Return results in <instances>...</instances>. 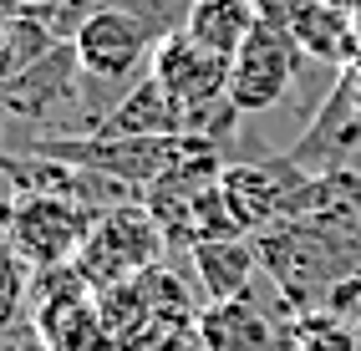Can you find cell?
Returning <instances> with one entry per match:
<instances>
[{
	"mask_svg": "<svg viewBox=\"0 0 361 351\" xmlns=\"http://www.w3.org/2000/svg\"><path fill=\"white\" fill-rule=\"evenodd\" d=\"M250 240H255V254H259V270L275 280L280 295L295 311H326L331 295L346 280H361L346 254L305 219H280L270 229L250 234Z\"/></svg>",
	"mask_w": 361,
	"mask_h": 351,
	"instance_id": "obj_1",
	"label": "cell"
},
{
	"mask_svg": "<svg viewBox=\"0 0 361 351\" xmlns=\"http://www.w3.org/2000/svg\"><path fill=\"white\" fill-rule=\"evenodd\" d=\"M26 311L41 326L46 351H123L97 311V290L87 285V275L77 265L31 270V306Z\"/></svg>",
	"mask_w": 361,
	"mask_h": 351,
	"instance_id": "obj_2",
	"label": "cell"
},
{
	"mask_svg": "<svg viewBox=\"0 0 361 351\" xmlns=\"http://www.w3.org/2000/svg\"><path fill=\"white\" fill-rule=\"evenodd\" d=\"M168 240L158 219L148 214V204H123V209H107V214L92 219V234L77 254V270L87 275L92 290H107V285H123V280H137L142 270L163 265Z\"/></svg>",
	"mask_w": 361,
	"mask_h": 351,
	"instance_id": "obj_3",
	"label": "cell"
},
{
	"mask_svg": "<svg viewBox=\"0 0 361 351\" xmlns=\"http://www.w3.org/2000/svg\"><path fill=\"white\" fill-rule=\"evenodd\" d=\"M305 66H316L300 41L285 31V26H270V20H259L250 31V41L234 51L229 61V102L239 117H259V112H275L290 92L300 87V72Z\"/></svg>",
	"mask_w": 361,
	"mask_h": 351,
	"instance_id": "obj_4",
	"label": "cell"
},
{
	"mask_svg": "<svg viewBox=\"0 0 361 351\" xmlns=\"http://www.w3.org/2000/svg\"><path fill=\"white\" fill-rule=\"evenodd\" d=\"M87 234H92V214L77 199H56V194H20L6 219V240L31 270L77 265Z\"/></svg>",
	"mask_w": 361,
	"mask_h": 351,
	"instance_id": "obj_5",
	"label": "cell"
},
{
	"mask_svg": "<svg viewBox=\"0 0 361 351\" xmlns=\"http://www.w3.org/2000/svg\"><path fill=\"white\" fill-rule=\"evenodd\" d=\"M305 183H310V173H300L285 153H275V158L224 163L219 199H224L239 234H259V229H270V224H280L290 214V204H295V194Z\"/></svg>",
	"mask_w": 361,
	"mask_h": 351,
	"instance_id": "obj_6",
	"label": "cell"
},
{
	"mask_svg": "<svg viewBox=\"0 0 361 351\" xmlns=\"http://www.w3.org/2000/svg\"><path fill=\"white\" fill-rule=\"evenodd\" d=\"M285 158H290L300 173H310V178L361 168V107H356V92H351L346 72L336 77L331 97L310 112V123L300 128L295 143L285 148Z\"/></svg>",
	"mask_w": 361,
	"mask_h": 351,
	"instance_id": "obj_7",
	"label": "cell"
},
{
	"mask_svg": "<svg viewBox=\"0 0 361 351\" xmlns=\"http://www.w3.org/2000/svg\"><path fill=\"white\" fill-rule=\"evenodd\" d=\"M71 46H77V61L87 77H97L107 87H133L142 72H148V56H153V36L148 26H142L137 16L117 11V6H102L97 16H87L77 36H71Z\"/></svg>",
	"mask_w": 361,
	"mask_h": 351,
	"instance_id": "obj_8",
	"label": "cell"
},
{
	"mask_svg": "<svg viewBox=\"0 0 361 351\" xmlns=\"http://www.w3.org/2000/svg\"><path fill=\"white\" fill-rule=\"evenodd\" d=\"M188 270L199 280L204 306H219V300H239L255 275H259V254L250 234H224V240H199L188 250Z\"/></svg>",
	"mask_w": 361,
	"mask_h": 351,
	"instance_id": "obj_9",
	"label": "cell"
},
{
	"mask_svg": "<svg viewBox=\"0 0 361 351\" xmlns=\"http://www.w3.org/2000/svg\"><path fill=\"white\" fill-rule=\"evenodd\" d=\"M199 326H204L209 351H280V336H285V321L270 316L250 295L204 306L199 311Z\"/></svg>",
	"mask_w": 361,
	"mask_h": 351,
	"instance_id": "obj_10",
	"label": "cell"
},
{
	"mask_svg": "<svg viewBox=\"0 0 361 351\" xmlns=\"http://www.w3.org/2000/svg\"><path fill=\"white\" fill-rule=\"evenodd\" d=\"M102 137H188L183 107L163 92V82L153 72H142L123 92V102L112 107V117L102 123Z\"/></svg>",
	"mask_w": 361,
	"mask_h": 351,
	"instance_id": "obj_11",
	"label": "cell"
},
{
	"mask_svg": "<svg viewBox=\"0 0 361 351\" xmlns=\"http://www.w3.org/2000/svg\"><path fill=\"white\" fill-rule=\"evenodd\" d=\"M351 26H356L351 0H310L290 20V36L300 41V51L310 61L331 66V72H346L351 66Z\"/></svg>",
	"mask_w": 361,
	"mask_h": 351,
	"instance_id": "obj_12",
	"label": "cell"
},
{
	"mask_svg": "<svg viewBox=\"0 0 361 351\" xmlns=\"http://www.w3.org/2000/svg\"><path fill=\"white\" fill-rule=\"evenodd\" d=\"M259 26L255 0H194V11L183 20V36L199 46V51L234 61V51L250 41V31Z\"/></svg>",
	"mask_w": 361,
	"mask_h": 351,
	"instance_id": "obj_13",
	"label": "cell"
},
{
	"mask_svg": "<svg viewBox=\"0 0 361 351\" xmlns=\"http://www.w3.org/2000/svg\"><path fill=\"white\" fill-rule=\"evenodd\" d=\"M280 351H361V326L341 311H300L285 321Z\"/></svg>",
	"mask_w": 361,
	"mask_h": 351,
	"instance_id": "obj_14",
	"label": "cell"
},
{
	"mask_svg": "<svg viewBox=\"0 0 361 351\" xmlns=\"http://www.w3.org/2000/svg\"><path fill=\"white\" fill-rule=\"evenodd\" d=\"M31 306V265L11 250V240L0 234V326L26 316Z\"/></svg>",
	"mask_w": 361,
	"mask_h": 351,
	"instance_id": "obj_15",
	"label": "cell"
},
{
	"mask_svg": "<svg viewBox=\"0 0 361 351\" xmlns=\"http://www.w3.org/2000/svg\"><path fill=\"white\" fill-rule=\"evenodd\" d=\"M0 351H46V336H41V326L31 321V311L0 326Z\"/></svg>",
	"mask_w": 361,
	"mask_h": 351,
	"instance_id": "obj_16",
	"label": "cell"
},
{
	"mask_svg": "<svg viewBox=\"0 0 361 351\" xmlns=\"http://www.w3.org/2000/svg\"><path fill=\"white\" fill-rule=\"evenodd\" d=\"M158 351H209V341H204V326L199 321H183V326H173L163 341H158Z\"/></svg>",
	"mask_w": 361,
	"mask_h": 351,
	"instance_id": "obj_17",
	"label": "cell"
},
{
	"mask_svg": "<svg viewBox=\"0 0 361 351\" xmlns=\"http://www.w3.org/2000/svg\"><path fill=\"white\" fill-rule=\"evenodd\" d=\"M300 6H310V0H255L259 20H270V26H285V31H290V20L300 16Z\"/></svg>",
	"mask_w": 361,
	"mask_h": 351,
	"instance_id": "obj_18",
	"label": "cell"
},
{
	"mask_svg": "<svg viewBox=\"0 0 361 351\" xmlns=\"http://www.w3.org/2000/svg\"><path fill=\"white\" fill-rule=\"evenodd\" d=\"M16 199H20V189H16V178H11V168L0 163V234H6V219H11V209H16Z\"/></svg>",
	"mask_w": 361,
	"mask_h": 351,
	"instance_id": "obj_19",
	"label": "cell"
},
{
	"mask_svg": "<svg viewBox=\"0 0 361 351\" xmlns=\"http://www.w3.org/2000/svg\"><path fill=\"white\" fill-rule=\"evenodd\" d=\"M16 77V51H11V31H6V16H0V82Z\"/></svg>",
	"mask_w": 361,
	"mask_h": 351,
	"instance_id": "obj_20",
	"label": "cell"
},
{
	"mask_svg": "<svg viewBox=\"0 0 361 351\" xmlns=\"http://www.w3.org/2000/svg\"><path fill=\"white\" fill-rule=\"evenodd\" d=\"M351 72H361V11H356V26H351Z\"/></svg>",
	"mask_w": 361,
	"mask_h": 351,
	"instance_id": "obj_21",
	"label": "cell"
},
{
	"mask_svg": "<svg viewBox=\"0 0 361 351\" xmlns=\"http://www.w3.org/2000/svg\"><path fill=\"white\" fill-rule=\"evenodd\" d=\"M346 77H351V92H356V107H361V72H351V66H346Z\"/></svg>",
	"mask_w": 361,
	"mask_h": 351,
	"instance_id": "obj_22",
	"label": "cell"
},
{
	"mask_svg": "<svg viewBox=\"0 0 361 351\" xmlns=\"http://www.w3.org/2000/svg\"><path fill=\"white\" fill-rule=\"evenodd\" d=\"M346 321H356V326H361V295H356V306L346 311Z\"/></svg>",
	"mask_w": 361,
	"mask_h": 351,
	"instance_id": "obj_23",
	"label": "cell"
},
{
	"mask_svg": "<svg viewBox=\"0 0 361 351\" xmlns=\"http://www.w3.org/2000/svg\"><path fill=\"white\" fill-rule=\"evenodd\" d=\"M351 6H356V11H361V0H351Z\"/></svg>",
	"mask_w": 361,
	"mask_h": 351,
	"instance_id": "obj_24",
	"label": "cell"
}]
</instances>
